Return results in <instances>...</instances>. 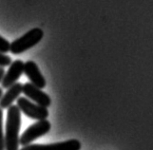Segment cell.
<instances>
[{"mask_svg":"<svg viewBox=\"0 0 153 150\" xmlns=\"http://www.w3.org/2000/svg\"><path fill=\"white\" fill-rule=\"evenodd\" d=\"M0 150H5V137L3 133V110L0 108Z\"/></svg>","mask_w":153,"mask_h":150,"instance_id":"10","label":"cell"},{"mask_svg":"<svg viewBox=\"0 0 153 150\" xmlns=\"http://www.w3.org/2000/svg\"><path fill=\"white\" fill-rule=\"evenodd\" d=\"M51 130V123L48 120L37 121L35 124L29 126L22 136L19 138V143L23 146H27L31 144L33 141L42 136L46 135Z\"/></svg>","mask_w":153,"mask_h":150,"instance_id":"3","label":"cell"},{"mask_svg":"<svg viewBox=\"0 0 153 150\" xmlns=\"http://www.w3.org/2000/svg\"><path fill=\"white\" fill-rule=\"evenodd\" d=\"M12 64V58L0 52V68L8 67Z\"/></svg>","mask_w":153,"mask_h":150,"instance_id":"12","label":"cell"},{"mask_svg":"<svg viewBox=\"0 0 153 150\" xmlns=\"http://www.w3.org/2000/svg\"><path fill=\"white\" fill-rule=\"evenodd\" d=\"M17 108L26 116L33 120H46L49 116L48 108L33 103L26 97H20L17 99Z\"/></svg>","mask_w":153,"mask_h":150,"instance_id":"4","label":"cell"},{"mask_svg":"<svg viewBox=\"0 0 153 150\" xmlns=\"http://www.w3.org/2000/svg\"><path fill=\"white\" fill-rule=\"evenodd\" d=\"M2 95H3V89L0 88V98L2 97Z\"/></svg>","mask_w":153,"mask_h":150,"instance_id":"14","label":"cell"},{"mask_svg":"<svg viewBox=\"0 0 153 150\" xmlns=\"http://www.w3.org/2000/svg\"><path fill=\"white\" fill-rule=\"evenodd\" d=\"M24 72V63L21 60H15L10 65L8 71L4 74L1 85L3 88H9L16 83Z\"/></svg>","mask_w":153,"mask_h":150,"instance_id":"7","label":"cell"},{"mask_svg":"<svg viewBox=\"0 0 153 150\" xmlns=\"http://www.w3.org/2000/svg\"><path fill=\"white\" fill-rule=\"evenodd\" d=\"M81 143L75 139L50 144H29L21 150H80Z\"/></svg>","mask_w":153,"mask_h":150,"instance_id":"5","label":"cell"},{"mask_svg":"<svg viewBox=\"0 0 153 150\" xmlns=\"http://www.w3.org/2000/svg\"><path fill=\"white\" fill-rule=\"evenodd\" d=\"M21 126V111L17 105L8 108L5 133V150H19V130Z\"/></svg>","mask_w":153,"mask_h":150,"instance_id":"1","label":"cell"},{"mask_svg":"<svg viewBox=\"0 0 153 150\" xmlns=\"http://www.w3.org/2000/svg\"><path fill=\"white\" fill-rule=\"evenodd\" d=\"M5 74V71H4V68H0V83L2 81V78Z\"/></svg>","mask_w":153,"mask_h":150,"instance_id":"13","label":"cell"},{"mask_svg":"<svg viewBox=\"0 0 153 150\" xmlns=\"http://www.w3.org/2000/svg\"><path fill=\"white\" fill-rule=\"evenodd\" d=\"M22 92L25 94L26 97L33 100L37 105L44 106V108H48L51 104L50 96L31 83H26L23 85Z\"/></svg>","mask_w":153,"mask_h":150,"instance_id":"6","label":"cell"},{"mask_svg":"<svg viewBox=\"0 0 153 150\" xmlns=\"http://www.w3.org/2000/svg\"><path fill=\"white\" fill-rule=\"evenodd\" d=\"M44 31L39 28H35L26 33L23 36L14 40L10 45V51L13 54H20L26 50L31 49L42 40Z\"/></svg>","mask_w":153,"mask_h":150,"instance_id":"2","label":"cell"},{"mask_svg":"<svg viewBox=\"0 0 153 150\" xmlns=\"http://www.w3.org/2000/svg\"><path fill=\"white\" fill-rule=\"evenodd\" d=\"M24 73L30 80V83L42 89L46 87V80L41 73L38 66L33 61H27L24 63Z\"/></svg>","mask_w":153,"mask_h":150,"instance_id":"8","label":"cell"},{"mask_svg":"<svg viewBox=\"0 0 153 150\" xmlns=\"http://www.w3.org/2000/svg\"><path fill=\"white\" fill-rule=\"evenodd\" d=\"M10 43L7 40L5 39L4 37H2L0 35V52L1 53H7L10 51Z\"/></svg>","mask_w":153,"mask_h":150,"instance_id":"11","label":"cell"},{"mask_svg":"<svg viewBox=\"0 0 153 150\" xmlns=\"http://www.w3.org/2000/svg\"><path fill=\"white\" fill-rule=\"evenodd\" d=\"M23 85L21 83H15L12 87L7 88V91L5 94L2 95V97L0 98V108L5 109L9 108L10 105H13V103L17 100L19 95L22 93Z\"/></svg>","mask_w":153,"mask_h":150,"instance_id":"9","label":"cell"}]
</instances>
